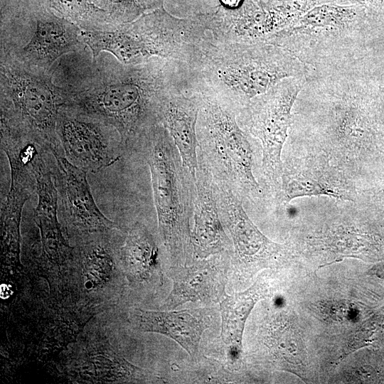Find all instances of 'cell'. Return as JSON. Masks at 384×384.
Returning a JSON list of instances; mask_svg holds the SVG:
<instances>
[{
    "mask_svg": "<svg viewBox=\"0 0 384 384\" xmlns=\"http://www.w3.org/2000/svg\"><path fill=\"white\" fill-rule=\"evenodd\" d=\"M185 70L181 62L157 57L137 64L123 63L112 54L92 58L87 48L63 55L52 68L63 106L114 127L128 156L161 123L166 95L176 88L186 90Z\"/></svg>",
    "mask_w": 384,
    "mask_h": 384,
    "instance_id": "6da1fadb",
    "label": "cell"
},
{
    "mask_svg": "<svg viewBox=\"0 0 384 384\" xmlns=\"http://www.w3.org/2000/svg\"><path fill=\"white\" fill-rule=\"evenodd\" d=\"M335 77V90H315L292 118L289 143L319 151L355 182L384 156V134L352 80Z\"/></svg>",
    "mask_w": 384,
    "mask_h": 384,
    "instance_id": "7a4b0ae2",
    "label": "cell"
},
{
    "mask_svg": "<svg viewBox=\"0 0 384 384\" xmlns=\"http://www.w3.org/2000/svg\"><path fill=\"white\" fill-rule=\"evenodd\" d=\"M312 69L285 48L270 43L215 42L185 72L186 91L212 97L238 115L255 97Z\"/></svg>",
    "mask_w": 384,
    "mask_h": 384,
    "instance_id": "3957f363",
    "label": "cell"
},
{
    "mask_svg": "<svg viewBox=\"0 0 384 384\" xmlns=\"http://www.w3.org/2000/svg\"><path fill=\"white\" fill-rule=\"evenodd\" d=\"M135 156L149 166L158 233L174 265L193 261L191 221L196 194L195 178L183 165L171 137L161 123L142 137Z\"/></svg>",
    "mask_w": 384,
    "mask_h": 384,
    "instance_id": "277c9868",
    "label": "cell"
},
{
    "mask_svg": "<svg viewBox=\"0 0 384 384\" xmlns=\"http://www.w3.org/2000/svg\"><path fill=\"white\" fill-rule=\"evenodd\" d=\"M81 35L92 58L105 52L126 64L157 57L187 67L213 42L203 14L180 18L164 7L108 30L81 29Z\"/></svg>",
    "mask_w": 384,
    "mask_h": 384,
    "instance_id": "5b68a950",
    "label": "cell"
},
{
    "mask_svg": "<svg viewBox=\"0 0 384 384\" xmlns=\"http://www.w3.org/2000/svg\"><path fill=\"white\" fill-rule=\"evenodd\" d=\"M200 96L197 154L213 180L230 188L244 207L264 210L265 192L255 172L256 153L250 141L253 137L240 127L235 112L212 97Z\"/></svg>",
    "mask_w": 384,
    "mask_h": 384,
    "instance_id": "8992f818",
    "label": "cell"
},
{
    "mask_svg": "<svg viewBox=\"0 0 384 384\" xmlns=\"http://www.w3.org/2000/svg\"><path fill=\"white\" fill-rule=\"evenodd\" d=\"M0 59L1 129L33 141L50 154L63 152L56 125L64 98L52 69Z\"/></svg>",
    "mask_w": 384,
    "mask_h": 384,
    "instance_id": "52a82bcc",
    "label": "cell"
},
{
    "mask_svg": "<svg viewBox=\"0 0 384 384\" xmlns=\"http://www.w3.org/2000/svg\"><path fill=\"white\" fill-rule=\"evenodd\" d=\"M0 31V56L33 69L87 48L78 26L38 0H1Z\"/></svg>",
    "mask_w": 384,
    "mask_h": 384,
    "instance_id": "ba28073f",
    "label": "cell"
},
{
    "mask_svg": "<svg viewBox=\"0 0 384 384\" xmlns=\"http://www.w3.org/2000/svg\"><path fill=\"white\" fill-rule=\"evenodd\" d=\"M365 7L359 4H322L311 9L270 40L316 70L353 60L356 34L363 25Z\"/></svg>",
    "mask_w": 384,
    "mask_h": 384,
    "instance_id": "9c48e42d",
    "label": "cell"
},
{
    "mask_svg": "<svg viewBox=\"0 0 384 384\" xmlns=\"http://www.w3.org/2000/svg\"><path fill=\"white\" fill-rule=\"evenodd\" d=\"M306 77L285 78L252 98L237 115L240 127L260 141L262 151L259 182L267 203L279 191L282 155L289 136L292 110Z\"/></svg>",
    "mask_w": 384,
    "mask_h": 384,
    "instance_id": "30bf717a",
    "label": "cell"
},
{
    "mask_svg": "<svg viewBox=\"0 0 384 384\" xmlns=\"http://www.w3.org/2000/svg\"><path fill=\"white\" fill-rule=\"evenodd\" d=\"M300 211V220L309 228L301 238L307 252L324 258L361 255L373 247L370 228L378 211L371 205L329 198Z\"/></svg>",
    "mask_w": 384,
    "mask_h": 384,
    "instance_id": "8fae6325",
    "label": "cell"
},
{
    "mask_svg": "<svg viewBox=\"0 0 384 384\" xmlns=\"http://www.w3.org/2000/svg\"><path fill=\"white\" fill-rule=\"evenodd\" d=\"M282 161L279 189L265 210L284 212L292 201L302 197L360 199L361 190L355 181L319 151L289 143Z\"/></svg>",
    "mask_w": 384,
    "mask_h": 384,
    "instance_id": "7c38bea8",
    "label": "cell"
},
{
    "mask_svg": "<svg viewBox=\"0 0 384 384\" xmlns=\"http://www.w3.org/2000/svg\"><path fill=\"white\" fill-rule=\"evenodd\" d=\"M56 131L64 156L86 172L96 173L128 156L114 127L68 107L60 108Z\"/></svg>",
    "mask_w": 384,
    "mask_h": 384,
    "instance_id": "4fadbf2b",
    "label": "cell"
},
{
    "mask_svg": "<svg viewBox=\"0 0 384 384\" xmlns=\"http://www.w3.org/2000/svg\"><path fill=\"white\" fill-rule=\"evenodd\" d=\"M213 182L220 220L233 244L231 264L239 270H255L279 265L291 257L290 248L272 241L257 228L230 188Z\"/></svg>",
    "mask_w": 384,
    "mask_h": 384,
    "instance_id": "5bb4252c",
    "label": "cell"
},
{
    "mask_svg": "<svg viewBox=\"0 0 384 384\" xmlns=\"http://www.w3.org/2000/svg\"><path fill=\"white\" fill-rule=\"evenodd\" d=\"M51 164L60 210L68 235L78 238L91 233L124 229L98 208L87 180V172L68 161L62 152H52Z\"/></svg>",
    "mask_w": 384,
    "mask_h": 384,
    "instance_id": "9a60e30c",
    "label": "cell"
},
{
    "mask_svg": "<svg viewBox=\"0 0 384 384\" xmlns=\"http://www.w3.org/2000/svg\"><path fill=\"white\" fill-rule=\"evenodd\" d=\"M232 254L225 252L190 265H174L169 270L173 288L164 306L169 310L188 302H220L225 296V284Z\"/></svg>",
    "mask_w": 384,
    "mask_h": 384,
    "instance_id": "2e32d148",
    "label": "cell"
},
{
    "mask_svg": "<svg viewBox=\"0 0 384 384\" xmlns=\"http://www.w3.org/2000/svg\"><path fill=\"white\" fill-rule=\"evenodd\" d=\"M196 177V194L191 231L193 259H205L225 252L233 254L231 240L219 215L213 176L198 155Z\"/></svg>",
    "mask_w": 384,
    "mask_h": 384,
    "instance_id": "e0dca14e",
    "label": "cell"
},
{
    "mask_svg": "<svg viewBox=\"0 0 384 384\" xmlns=\"http://www.w3.org/2000/svg\"><path fill=\"white\" fill-rule=\"evenodd\" d=\"M201 107V96L183 88L169 91L161 106V123L176 144L183 165L196 178L198 139L196 127Z\"/></svg>",
    "mask_w": 384,
    "mask_h": 384,
    "instance_id": "ac0fdd59",
    "label": "cell"
},
{
    "mask_svg": "<svg viewBox=\"0 0 384 384\" xmlns=\"http://www.w3.org/2000/svg\"><path fill=\"white\" fill-rule=\"evenodd\" d=\"M203 311V309L162 311L134 309L131 321L140 331L171 338L191 357H195L203 333L209 326Z\"/></svg>",
    "mask_w": 384,
    "mask_h": 384,
    "instance_id": "d6986e66",
    "label": "cell"
},
{
    "mask_svg": "<svg viewBox=\"0 0 384 384\" xmlns=\"http://www.w3.org/2000/svg\"><path fill=\"white\" fill-rule=\"evenodd\" d=\"M160 244L159 235L156 237L144 223L132 224L119 248L120 266L131 282L146 284L161 281Z\"/></svg>",
    "mask_w": 384,
    "mask_h": 384,
    "instance_id": "ffe728a7",
    "label": "cell"
},
{
    "mask_svg": "<svg viewBox=\"0 0 384 384\" xmlns=\"http://www.w3.org/2000/svg\"><path fill=\"white\" fill-rule=\"evenodd\" d=\"M265 285L257 281L247 289L226 295L220 302L222 319L221 338L235 356L242 351V341L248 316L257 301L264 298Z\"/></svg>",
    "mask_w": 384,
    "mask_h": 384,
    "instance_id": "44dd1931",
    "label": "cell"
},
{
    "mask_svg": "<svg viewBox=\"0 0 384 384\" xmlns=\"http://www.w3.org/2000/svg\"><path fill=\"white\" fill-rule=\"evenodd\" d=\"M58 16L63 17L82 30H108L117 26L107 13L90 0H38Z\"/></svg>",
    "mask_w": 384,
    "mask_h": 384,
    "instance_id": "7402d4cb",
    "label": "cell"
},
{
    "mask_svg": "<svg viewBox=\"0 0 384 384\" xmlns=\"http://www.w3.org/2000/svg\"><path fill=\"white\" fill-rule=\"evenodd\" d=\"M90 1L106 11L116 25L132 22L144 14L137 0H90Z\"/></svg>",
    "mask_w": 384,
    "mask_h": 384,
    "instance_id": "603a6c76",
    "label": "cell"
},
{
    "mask_svg": "<svg viewBox=\"0 0 384 384\" xmlns=\"http://www.w3.org/2000/svg\"><path fill=\"white\" fill-rule=\"evenodd\" d=\"M220 6L228 10H233L241 6L245 0H219Z\"/></svg>",
    "mask_w": 384,
    "mask_h": 384,
    "instance_id": "cb8c5ba5",
    "label": "cell"
}]
</instances>
